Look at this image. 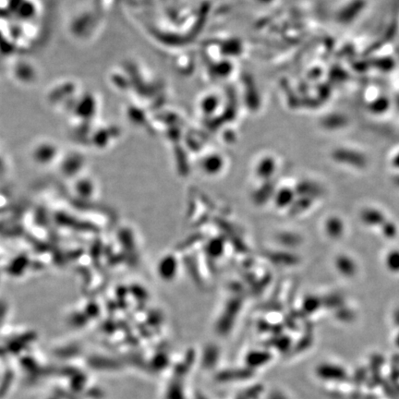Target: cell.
I'll return each instance as SVG.
<instances>
[{
	"label": "cell",
	"mask_w": 399,
	"mask_h": 399,
	"mask_svg": "<svg viewBox=\"0 0 399 399\" xmlns=\"http://www.w3.org/2000/svg\"><path fill=\"white\" fill-rule=\"evenodd\" d=\"M334 159L354 168H362L367 164L366 157L363 154L351 150H337L334 153Z\"/></svg>",
	"instance_id": "obj_1"
},
{
	"label": "cell",
	"mask_w": 399,
	"mask_h": 399,
	"mask_svg": "<svg viewBox=\"0 0 399 399\" xmlns=\"http://www.w3.org/2000/svg\"><path fill=\"white\" fill-rule=\"evenodd\" d=\"M323 230L330 240L338 241L345 234V222L338 215L328 216L323 223Z\"/></svg>",
	"instance_id": "obj_2"
},
{
	"label": "cell",
	"mask_w": 399,
	"mask_h": 399,
	"mask_svg": "<svg viewBox=\"0 0 399 399\" xmlns=\"http://www.w3.org/2000/svg\"><path fill=\"white\" fill-rule=\"evenodd\" d=\"M359 219L367 227H380L387 220L384 212L375 207H365L359 212Z\"/></svg>",
	"instance_id": "obj_3"
},
{
	"label": "cell",
	"mask_w": 399,
	"mask_h": 399,
	"mask_svg": "<svg viewBox=\"0 0 399 399\" xmlns=\"http://www.w3.org/2000/svg\"><path fill=\"white\" fill-rule=\"evenodd\" d=\"M335 265L339 275L347 278H352L358 273V264L356 261L348 254L337 255L335 260Z\"/></svg>",
	"instance_id": "obj_4"
},
{
	"label": "cell",
	"mask_w": 399,
	"mask_h": 399,
	"mask_svg": "<svg viewBox=\"0 0 399 399\" xmlns=\"http://www.w3.org/2000/svg\"><path fill=\"white\" fill-rule=\"evenodd\" d=\"M159 277L164 280H172L177 276V261L173 255H167L160 260L158 263Z\"/></svg>",
	"instance_id": "obj_5"
},
{
	"label": "cell",
	"mask_w": 399,
	"mask_h": 399,
	"mask_svg": "<svg viewBox=\"0 0 399 399\" xmlns=\"http://www.w3.org/2000/svg\"><path fill=\"white\" fill-rule=\"evenodd\" d=\"M296 191L291 188H282L279 191H277L275 195V203L277 208L286 209L291 208V205L296 199Z\"/></svg>",
	"instance_id": "obj_6"
},
{
	"label": "cell",
	"mask_w": 399,
	"mask_h": 399,
	"mask_svg": "<svg viewBox=\"0 0 399 399\" xmlns=\"http://www.w3.org/2000/svg\"><path fill=\"white\" fill-rule=\"evenodd\" d=\"M295 191L296 193L299 196H305L313 199L319 198L323 194L322 186L313 182H301Z\"/></svg>",
	"instance_id": "obj_7"
},
{
	"label": "cell",
	"mask_w": 399,
	"mask_h": 399,
	"mask_svg": "<svg viewBox=\"0 0 399 399\" xmlns=\"http://www.w3.org/2000/svg\"><path fill=\"white\" fill-rule=\"evenodd\" d=\"M314 199L305 196H299V198H296L294 203L291 206V212L294 213V215H298L299 213H304L307 210L312 207Z\"/></svg>",
	"instance_id": "obj_8"
},
{
	"label": "cell",
	"mask_w": 399,
	"mask_h": 399,
	"mask_svg": "<svg viewBox=\"0 0 399 399\" xmlns=\"http://www.w3.org/2000/svg\"><path fill=\"white\" fill-rule=\"evenodd\" d=\"M385 265L392 274H399V249H390L386 253Z\"/></svg>",
	"instance_id": "obj_9"
},
{
	"label": "cell",
	"mask_w": 399,
	"mask_h": 399,
	"mask_svg": "<svg viewBox=\"0 0 399 399\" xmlns=\"http://www.w3.org/2000/svg\"><path fill=\"white\" fill-rule=\"evenodd\" d=\"M382 235L387 240H395L398 235V229L395 223L390 220H386L381 226Z\"/></svg>",
	"instance_id": "obj_10"
},
{
	"label": "cell",
	"mask_w": 399,
	"mask_h": 399,
	"mask_svg": "<svg viewBox=\"0 0 399 399\" xmlns=\"http://www.w3.org/2000/svg\"><path fill=\"white\" fill-rule=\"evenodd\" d=\"M269 354L265 353H252L249 354V358H248V361H249L250 365H253V366H258L264 363V361H267L268 356Z\"/></svg>",
	"instance_id": "obj_11"
},
{
	"label": "cell",
	"mask_w": 399,
	"mask_h": 399,
	"mask_svg": "<svg viewBox=\"0 0 399 399\" xmlns=\"http://www.w3.org/2000/svg\"><path fill=\"white\" fill-rule=\"evenodd\" d=\"M394 166L395 168H399V154L394 159Z\"/></svg>",
	"instance_id": "obj_12"
}]
</instances>
